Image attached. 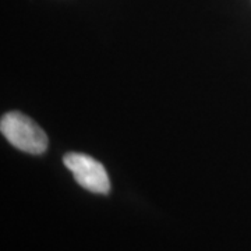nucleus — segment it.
Segmentation results:
<instances>
[{"label":"nucleus","instance_id":"2","mask_svg":"<svg viewBox=\"0 0 251 251\" xmlns=\"http://www.w3.org/2000/svg\"><path fill=\"white\" fill-rule=\"evenodd\" d=\"M63 162L66 168L72 172L74 179L81 187L97 194H108L110 181L103 165L85 153H66Z\"/></svg>","mask_w":251,"mask_h":251},{"label":"nucleus","instance_id":"1","mask_svg":"<svg viewBox=\"0 0 251 251\" xmlns=\"http://www.w3.org/2000/svg\"><path fill=\"white\" fill-rule=\"evenodd\" d=\"M0 131L20 151L39 155L48 148V135L29 117L20 112H10L0 120Z\"/></svg>","mask_w":251,"mask_h":251}]
</instances>
